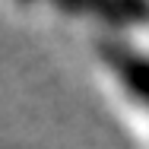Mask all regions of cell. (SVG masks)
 <instances>
[{
  "label": "cell",
  "instance_id": "6da1fadb",
  "mask_svg": "<svg viewBox=\"0 0 149 149\" xmlns=\"http://www.w3.org/2000/svg\"><path fill=\"white\" fill-rule=\"evenodd\" d=\"M98 54L114 70L120 86L130 95H136L143 105H149V54H140L136 48H130L124 41H114V38L98 41Z\"/></svg>",
  "mask_w": 149,
  "mask_h": 149
},
{
  "label": "cell",
  "instance_id": "7a4b0ae2",
  "mask_svg": "<svg viewBox=\"0 0 149 149\" xmlns=\"http://www.w3.org/2000/svg\"><path fill=\"white\" fill-rule=\"evenodd\" d=\"M92 13L111 19V26H133L136 19H146L149 6H140V3H120V6H92Z\"/></svg>",
  "mask_w": 149,
  "mask_h": 149
}]
</instances>
